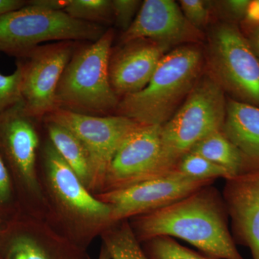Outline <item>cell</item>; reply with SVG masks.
<instances>
[{"label":"cell","mask_w":259,"mask_h":259,"mask_svg":"<svg viewBox=\"0 0 259 259\" xmlns=\"http://www.w3.org/2000/svg\"><path fill=\"white\" fill-rule=\"evenodd\" d=\"M222 194L204 186L184 198L128 220L140 243L158 236L183 240L214 259H245L228 226Z\"/></svg>","instance_id":"cell-1"},{"label":"cell","mask_w":259,"mask_h":259,"mask_svg":"<svg viewBox=\"0 0 259 259\" xmlns=\"http://www.w3.org/2000/svg\"><path fill=\"white\" fill-rule=\"evenodd\" d=\"M37 171L47 204L45 221L65 238L88 249L112 224L111 207L88 190L47 137L40 145Z\"/></svg>","instance_id":"cell-2"},{"label":"cell","mask_w":259,"mask_h":259,"mask_svg":"<svg viewBox=\"0 0 259 259\" xmlns=\"http://www.w3.org/2000/svg\"><path fill=\"white\" fill-rule=\"evenodd\" d=\"M202 64V53L197 48L170 51L163 56L144 89L120 99L115 115L141 125H164L198 81Z\"/></svg>","instance_id":"cell-3"},{"label":"cell","mask_w":259,"mask_h":259,"mask_svg":"<svg viewBox=\"0 0 259 259\" xmlns=\"http://www.w3.org/2000/svg\"><path fill=\"white\" fill-rule=\"evenodd\" d=\"M113 31L74 51L56 91L57 108L95 116L110 115L120 98L109 79Z\"/></svg>","instance_id":"cell-4"},{"label":"cell","mask_w":259,"mask_h":259,"mask_svg":"<svg viewBox=\"0 0 259 259\" xmlns=\"http://www.w3.org/2000/svg\"><path fill=\"white\" fill-rule=\"evenodd\" d=\"M224 90L214 78L199 79L180 108L161 126V166L168 175L204 138L222 131L226 115Z\"/></svg>","instance_id":"cell-5"},{"label":"cell","mask_w":259,"mask_h":259,"mask_svg":"<svg viewBox=\"0 0 259 259\" xmlns=\"http://www.w3.org/2000/svg\"><path fill=\"white\" fill-rule=\"evenodd\" d=\"M107 30L101 25L81 21L63 10H50L27 4L0 17V53L25 57L49 41L95 42Z\"/></svg>","instance_id":"cell-6"},{"label":"cell","mask_w":259,"mask_h":259,"mask_svg":"<svg viewBox=\"0 0 259 259\" xmlns=\"http://www.w3.org/2000/svg\"><path fill=\"white\" fill-rule=\"evenodd\" d=\"M23 100L0 115V155L23 196L27 214L46 220L48 207L37 171L41 141Z\"/></svg>","instance_id":"cell-7"},{"label":"cell","mask_w":259,"mask_h":259,"mask_svg":"<svg viewBox=\"0 0 259 259\" xmlns=\"http://www.w3.org/2000/svg\"><path fill=\"white\" fill-rule=\"evenodd\" d=\"M69 129L88 154L93 194L101 192L107 169L116 152L140 124L123 116H95L56 108L44 119Z\"/></svg>","instance_id":"cell-8"},{"label":"cell","mask_w":259,"mask_h":259,"mask_svg":"<svg viewBox=\"0 0 259 259\" xmlns=\"http://www.w3.org/2000/svg\"><path fill=\"white\" fill-rule=\"evenodd\" d=\"M214 79L238 101L259 107V58L234 24L218 25L209 37Z\"/></svg>","instance_id":"cell-9"},{"label":"cell","mask_w":259,"mask_h":259,"mask_svg":"<svg viewBox=\"0 0 259 259\" xmlns=\"http://www.w3.org/2000/svg\"><path fill=\"white\" fill-rule=\"evenodd\" d=\"M74 42L62 41L39 46L25 56L22 99L29 115L44 119L57 108L56 91L65 68L74 54Z\"/></svg>","instance_id":"cell-10"},{"label":"cell","mask_w":259,"mask_h":259,"mask_svg":"<svg viewBox=\"0 0 259 259\" xmlns=\"http://www.w3.org/2000/svg\"><path fill=\"white\" fill-rule=\"evenodd\" d=\"M161 125H141L130 134L110 163L100 193L167 175L161 166Z\"/></svg>","instance_id":"cell-11"},{"label":"cell","mask_w":259,"mask_h":259,"mask_svg":"<svg viewBox=\"0 0 259 259\" xmlns=\"http://www.w3.org/2000/svg\"><path fill=\"white\" fill-rule=\"evenodd\" d=\"M214 182L190 180L173 171L127 188L95 196L110 206V221L113 223L166 207Z\"/></svg>","instance_id":"cell-12"},{"label":"cell","mask_w":259,"mask_h":259,"mask_svg":"<svg viewBox=\"0 0 259 259\" xmlns=\"http://www.w3.org/2000/svg\"><path fill=\"white\" fill-rule=\"evenodd\" d=\"M26 217L2 243L3 259H92L88 249L65 238L45 220Z\"/></svg>","instance_id":"cell-13"},{"label":"cell","mask_w":259,"mask_h":259,"mask_svg":"<svg viewBox=\"0 0 259 259\" xmlns=\"http://www.w3.org/2000/svg\"><path fill=\"white\" fill-rule=\"evenodd\" d=\"M235 243L259 259V171L226 180L222 193Z\"/></svg>","instance_id":"cell-14"},{"label":"cell","mask_w":259,"mask_h":259,"mask_svg":"<svg viewBox=\"0 0 259 259\" xmlns=\"http://www.w3.org/2000/svg\"><path fill=\"white\" fill-rule=\"evenodd\" d=\"M195 30L176 2L146 0L131 26L121 36V41L124 44L145 39L169 47L191 39Z\"/></svg>","instance_id":"cell-15"},{"label":"cell","mask_w":259,"mask_h":259,"mask_svg":"<svg viewBox=\"0 0 259 259\" xmlns=\"http://www.w3.org/2000/svg\"><path fill=\"white\" fill-rule=\"evenodd\" d=\"M168 48L141 39L126 42L110 54L109 79L117 96L122 98L144 89Z\"/></svg>","instance_id":"cell-16"},{"label":"cell","mask_w":259,"mask_h":259,"mask_svg":"<svg viewBox=\"0 0 259 259\" xmlns=\"http://www.w3.org/2000/svg\"><path fill=\"white\" fill-rule=\"evenodd\" d=\"M222 132L241 153L245 173L259 171V107L228 100Z\"/></svg>","instance_id":"cell-17"},{"label":"cell","mask_w":259,"mask_h":259,"mask_svg":"<svg viewBox=\"0 0 259 259\" xmlns=\"http://www.w3.org/2000/svg\"><path fill=\"white\" fill-rule=\"evenodd\" d=\"M47 138L70 168L90 191V162L79 139L69 129L51 121H44Z\"/></svg>","instance_id":"cell-18"},{"label":"cell","mask_w":259,"mask_h":259,"mask_svg":"<svg viewBox=\"0 0 259 259\" xmlns=\"http://www.w3.org/2000/svg\"><path fill=\"white\" fill-rule=\"evenodd\" d=\"M190 152L197 153L226 168L231 178L245 173L244 161L236 146L222 131L213 133L195 145Z\"/></svg>","instance_id":"cell-19"},{"label":"cell","mask_w":259,"mask_h":259,"mask_svg":"<svg viewBox=\"0 0 259 259\" xmlns=\"http://www.w3.org/2000/svg\"><path fill=\"white\" fill-rule=\"evenodd\" d=\"M100 238L111 259H148L141 243L135 236L128 220L112 223Z\"/></svg>","instance_id":"cell-20"},{"label":"cell","mask_w":259,"mask_h":259,"mask_svg":"<svg viewBox=\"0 0 259 259\" xmlns=\"http://www.w3.org/2000/svg\"><path fill=\"white\" fill-rule=\"evenodd\" d=\"M185 178L197 181H215L231 178L226 168L212 163L197 153L186 154L177 163L175 171Z\"/></svg>","instance_id":"cell-21"},{"label":"cell","mask_w":259,"mask_h":259,"mask_svg":"<svg viewBox=\"0 0 259 259\" xmlns=\"http://www.w3.org/2000/svg\"><path fill=\"white\" fill-rule=\"evenodd\" d=\"M141 245L148 259H214L183 246L171 237H156Z\"/></svg>","instance_id":"cell-22"},{"label":"cell","mask_w":259,"mask_h":259,"mask_svg":"<svg viewBox=\"0 0 259 259\" xmlns=\"http://www.w3.org/2000/svg\"><path fill=\"white\" fill-rule=\"evenodd\" d=\"M63 11L77 20L98 25L113 18L110 0H68Z\"/></svg>","instance_id":"cell-23"},{"label":"cell","mask_w":259,"mask_h":259,"mask_svg":"<svg viewBox=\"0 0 259 259\" xmlns=\"http://www.w3.org/2000/svg\"><path fill=\"white\" fill-rule=\"evenodd\" d=\"M22 78L23 66L21 61L17 64L13 74L5 75L0 73V115L22 101Z\"/></svg>","instance_id":"cell-24"},{"label":"cell","mask_w":259,"mask_h":259,"mask_svg":"<svg viewBox=\"0 0 259 259\" xmlns=\"http://www.w3.org/2000/svg\"><path fill=\"white\" fill-rule=\"evenodd\" d=\"M143 2L138 0H113L112 13L119 28L126 31L136 18Z\"/></svg>","instance_id":"cell-25"},{"label":"cell","mask_w":259,"mask_h":259,"mask_svg":"<svg viewBox=\"0 0 259 259\" xmlns=\"http://www.w3.org/2000/svg\"><path fill=\"white\" fill-rule=\"evenodd\" d=\"M179 4L185 18L194 28H202L207 23L209 11L207 2L202 0H181Z\"/></svg>","instance_id":"cell-26"},{"label":"cell","mask_w":259,"mask_h":259,"mask_svg":"<svg viewBox=\"0 0 259 259\" xmlns=\"http://www.w3.org/2000/svg\"><path fill=\"white\" fill-rule=\"evenodd\" d=\"M13 197V180L6 163L0 155V207L9 204Z\"/></svg>","instance_id":"cell-27"},{"label":"cell","mask_w":259,"mask_h":259,"mask_svg":"<svg viewBox=\"0 0 259 259\" xmlns=\"http://www.w3.org/2000/svg\"><path fill=\"white\" fill-rule=\"evenodd\" d=\"M250 0H228L222 2L223 8L231 18L236 20L244 18Z\"/></svg>","instance_id":"cell-28"},{"label":"cell","mask_w":259,"mask_h":259,"mask_svg":"<svg viewBox=\"0 0 259 259\" xmlns=\"http://www.w3.org/2000/svg\"><path fill=\"white\" fill-rule=\"evenodd\" d=\"M243 25L250 32L259 27V0H250L243 19Z\"/></svg>","instance_id":"cell-29"},{"label":"cell","mask_w":259,"mask_h":259,"mask_svg":"<svg viewBox=\"0 0 259 259\" xmlns=\"http://www.w3.org/2000/svg\"><path fill=\"white\" fill-rule=\"evenodd\" d=\"M68 0H31L29 5L50 10H64Z\"/></svg>","instance_id":"cell-30"},{"label":"cell","mask_w":259,"mask_h":259,"mask_svg":"<svg viewBox=\"0 0 259 259\" xmlns=\"http://www.w3.org/2000/svg\"><path fill=\"white\" fill-rule=\"evenodd\" d=\"M27 4L23 0H0V17L2 15L20 9Z\"/></svg>","instance_id":"cell-31"},{"label":"cell","mask_w":259,"mask_h":259,"mask_svg":"<svg viewBox=\"0 0 259 259\" xmlns=\"http://www.w3.org/2000/svg\"><path fill=\"white\" fill-rule=\"evenodd\" d=\"M248 40L250 47L259 58V27L250 32V38Z\"/></svg>","instance_id":"cell-32"},{"label":"cell","mask_w":259,"mask_h":259,"mask_svg":"<svg viewBox=\"0 0 259 259\" xmlns=\"http://www.w3.org/2000/svg\"><path fill=\"white\" fill-rule=\"evenodd\" d=\"M98 259H111V256H110L106 247L105 246V245L102 244V243L101 248H100Z\"/></svg>","instance_id":"cell-33"},{"label":"cell","mask_w":259,"mask_h":259,"mask_svg":"<svg viewBox=\"0 0 259 259\" xmlns=\"http://www.w3.org/2000/svg\"><path fill=\"white\" fill-rule=\"evenodd\" d=\"M0 231H1V220H0Z\"/></svg>","instance_id":"cell-34"},{"label":"cell","mask_w":259,"mask_h":259,"mask_svg":"<svg viewBox=\"0 0 259 259\" xmlns=\"http://www.w3.org/2000/svg\"><path fill=\"white\" fill-rule=\"evenodd\" d=\"M0 259H3V257H2L1 254H0Z\"/></svg>","instance_id":"cell-35"}]
</instances>
